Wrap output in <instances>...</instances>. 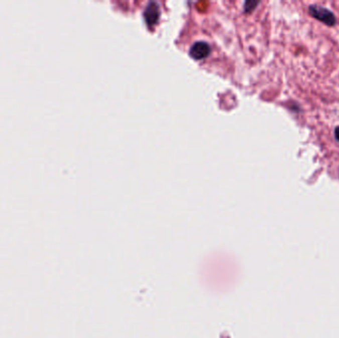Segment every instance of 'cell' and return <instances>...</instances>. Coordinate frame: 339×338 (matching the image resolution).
Segmentation results:
<instances>
[{
    "label": "cell",
    "instance_id": "cell-2",
    "mask_svg": "<svg viewBox=\"0 0 339 338\" xmlns=\"http://www.w3.org/2000/svg\"><path fill=\"white\" fill-rule=\"evenodd\" d=\"M189 54L195 60H202L209 56L210 47L205 42H196L191 46Z\"/></svg>",
    "mask_w": 339,
    "mask_h": 338
},
{
    "label": "cell",
    "instance_id": "cell-5",
    "mask_svg": "<svg viewBox=\"0 0 339 338\" xmlns=\"http://www.w3.org/2000/svg\"><path fill=\"white\" fill-rule=\"evenodd\" d=\"M334 136H335V139L339 142V126H337L334 130Z\"/></svg>",
    "mask_w": 339,
    "mask_h": 338
},
{
    "label": "cell",
    "instance_id": "cell-1",
    "mask_svg": "<svg viewBox=\"0 0 339 338\" xmlns=\"http://www.w3.org/2000/svg\"><path fill=\"white\" fill-rule=\"evenodd\" d=\"M309 14L316 20L322 22L326 26L332 27L336 24V17L329 9L320 5H310L308 7Z\"/></svg>",
    "mask_w": 339,
    "mask_h": 338
},
{
    "label": "cell",
    "instance_id": "cell-3",
    "mask_svg": "<svg viewBox=\"0 0 339 338\" xmlns=\"http://www.w3.org/2000/svg\"><path fill=\"white\" fill-rule=\"evenodd\" d=\"M159 17H160V10L158 4L155 2H151L144 11V18L146 23L148 24V26H153L158 22Z\"/></svg>",
    "mask_w": 339,
    "mask_h": 338
},
{
    "label": "cell",
    "instance_id": "cell-4",
    "mask_svg": "<svg viewBox=\"0 0 339 338\" xmlns=\"http://www.w3.org/2000/svg\"><path fill=\"white\" fill-rule=\"evenodd\" d=\"M258 5V2H253V1H248L245 3V10L248 11H252L256 6Z\"/></svg>",
    "mask_w": 339,
    "mask_h": 338
}]
</instances>
